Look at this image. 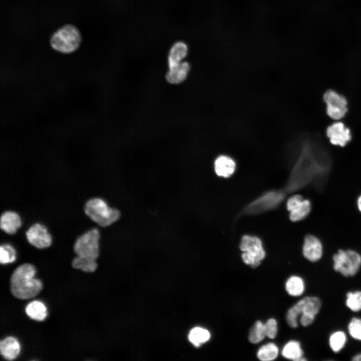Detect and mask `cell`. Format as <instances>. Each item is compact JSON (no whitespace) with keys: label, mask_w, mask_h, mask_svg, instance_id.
<instances>
[{"label":"cell","mask_w":361,"mask_h":361,"mask_svg":"<svg viewBox=\"0 0 361 361\" xmlns=\"http://www.w3.org/2000/svg\"><path fill=\"white\" fill-rule=\"evenodd\" d=\"M285 290L290 296L297 297L301 296L305 291V282L300 276L292 275L285 283Z\"/></svg>","instance_id":"obj_21"},{"label":"cell","mask_w":361,"mask_h":361,"mask_svg":"<svg viewBox=\"0 0 361 361\" xmlns=\"http://www.w3.org/2000/svg\"><path fill=\"white\" fill-rule=\"evenodd\" d=\"M100 232L92 228L85 232L75 241L73 248L77 255L96 260L99 256Z\"/></svg>","instance_id":"obj_7"},{"label":"cell","mask_w":361,"mask_h":361,"mask_svg":"<svg viewBox=\"0 0 361 361\" xmlns=\"http://www.w3.org/2000/svg\"><path fill=\"white\" fill-rule=\"evenodd\" d=\"M286 208L289 212L290 220L296 222L309 215L311 210V204L309 200L304 199L301 195L295 194L288 198Z\"/></svg>","instance_id":"obj_10"},{"label":"cell","mask_w":361,"mask_h":361,"mask_svg":"<svg viewBox=\"0 0 361 361\" xmlns=\"http://www.w3.org/2000/svg\"><path fill=\"white\" fill-rule=\"evenodd\" d=\"M236 162L230 157L227 155H220L215 160L214 168L216 173L219 176L229 177L234 172L236 169Z\"/></svg>","instance_id":"obj_15"},{"label":"cell","mask_w":361,"mask_h":361,"mask_svg":"<svg viewBox=\"0 0 361 361\" xmlns=\"http://www.w3.org/2000/svg\"><path fill=\"white\" fill-rule=\"evenodd\" d=\"M347 330L352 338L361 341V318L352 317L348 324Z\"/></svg>","instance_id":"obj_29"},{"label":"cell","mask_w":361,"mask_h":361,"mask_svg":"<svg viewBox=\"0 0 361 361\" xmlns=\"http://www.w3.org/2000/svg\"><path fill=\"white\" fill-rule=\"evenodd\" d=\"M85 214L101 227H106L116 222L120 218V212L108 206L99 198H94L86 202L84 206Z\"/></svg>","instance_id":"obj_2"},{"label":"cell","mask_w":361,"mask_h":361,"mask_svg":"<svg viewBox=\"0 0 361 361\" xmlns=\"http://www.w3.org/2000/svg\"><path fill=\"white\" fill-rule=\"evenodd\" d=\"M266 337L270 339H274L277 333V323L273 318H269L264 323Z\"/></svg>","instance_id":"obj_30"},{"label":"cell","mask_w":361,"mask_h":361,"mask_svg":"<svg viewBox=\"0 0 361 361\" xmlns=\"http://www.w3.org/2000/svg\"><path fill=\"white\" fill-rule=\"evenodd\" d=\"M26 236L28 242L39 249H44L50 247L52 239L47 228L40 223L31 225L26 232Z\"/></svg>","instance_id":"obj_11"},{"label":"cell","mask_w":361,"mask_h":361,"mask_svg":"<svg viewBox=\"0 0 361 361\" xmlns=\"http://www.w3.org/2000/svg\"><path fill=\"white\" fill-rule=\"evenodd\" d=\"M345 305L353 312L361 310V290L349 291L346 294Z\"/></svg>","instance_id":"obj_27"},{"label":"cell","mask_w":361,"mask_h":361,"mask_svg":"<svg viewBox=\"0 0 361 361\" xmlns=\"http://www.w3.org/2000/svg\"><path fill=\"white\" fill-rule=\"evenodd\" d=\"M266 337L264 324L260 320L256 321L251 328L248 339L253 344H257Z\"/></svg>","instance_id":"obj_26"},{"label":"cell","mask_w":361,"mask_h":361,"mask_svg":"<svg viewBox=\"0 0 361 361\" xmlns=\"http://www.w3.org/2000/svg\"><path fill=\"white\" fill-rule=\"evenodd\" d=\"M347 341L345 333L342 330H337L332 332L329 337L328 343L331 350L338 353L345 346Z\"/></svg>","instance_id":"obj_24"},{"label":"cell","mask_w":361,"mask_h":361,"mask_svg":"<svg viewBox=\"0 0 361 361\" xmlns=\"http://www.w3.org/2000/svg\"><path fill=\"white\" fill-rule=\"evenodd\" d=\"M321 299L317 296H306L290 307L287 311L286 320L291 328H296L301 315H308L315 317L321 307Z\"/></svg>","instance_id":"obj_5"},{"label":"cell","mask_w":361,"mask_h":361,"mask_svg":"<svg viewBox=\"0 0 361 361\" xmlns=\"http://www.w3.org/2000/svg\"><path fill=\"white\" fill-rule=\"evenodd\" d=\"M36 270L29 263L22 264L13 272L10 280L12 294L20 299H28L37 295L43 285L40 280L34 277Z\"/></svg>","instance_id":"obj_1"},{"label":"cell","mask_w":361,"mask_h":361,"mask_svg":"<svg viewBox=\"0 0 361 361\" xmlns=\"http://www.w3.org/2000/svg\"><path fill=\"white\" fill-rule=\"evenodd\" d=\"M357 209L361 213V194L358 197L356 201Z\"/></svg>","instance_id":"obj_31"},{"label":"cell","mask_w":361,"mask_h":361,"mask_svg":"<svg viewBox=\"0 0 361 361\" xmlns=\"http://www.w3.org/2000/svg\"><path fill=\"white\" fill-rule=\"evenodd\" d=\"M82 37L74 25L67 24L57 30L52 36L50 44L55 50L63 53L75 51L80 46Z\"/></svg>","instance_id":"obj_3"},{"label":"cell","mask_w":361,"mask_h":361,"mask_svg":"<svg viewBox=\"0 0 361 361\" xmlns=\"http://www.w3.org/2000/svg\"><path fill=\"white\" fill-rule=\"evenodd\" d=\"M282 356L288 359L295 361H304V352L300 343L297 340H290L284 346L282 350Z\"/></svg>","instance_id":"obj_18"},{"label":"cell","mask_w":361,"mask_h":361,"mask_svg":"<svg viewBox=\"0 0 361 361\" xmlns=\"http://www.w3.org/2000/svg\"><path fill=\"white\" fill-rule=\"evenodd\" d=\"M1 355L7 360L15 359L20 351V345L18 340L12 336L7 337L0 342Z\"/></svg>","instance_id":"obj_16"},{"label":"cell","mask_w":361,"mask_h":361,"mask_svg":"<svg viewBox=\"0 0 361 361\" xmlns=\"http://www.w3.org/2000/svg\"><path fill=\"white\" fill-rule=\"evenodd\" d=\"M240 249L242 252L241 258L243 262L253 268L258 267L265 257L266 253L262 241L257 236H243Z\"/></svg>","instance_id":"obj_6"},{"label":"cell","mask_w":361,"mask_h":361,"mask_svg":"<svg viewBox=\"0 0 361 361\" xmlns=\"http://www.w3.org/2000/svg\"><path fill=\"white\" fill-rule=\"evenodd\" d=\"M283 196L281 191H269L252 202L246 208L245 212L257 214L274 208L281 202Z\"/></svg>","instance_id":"obj_9"},{"label":"cell","mask_w":361,"mask_h":361,"mask_svg":"<svg viewBox=\"0 0 361 361\" xmlns=\"http://www.w3.org/2000/svg\"><path fill=\"white\" fill-rule=\"evenodd\" d=\"M22 225L20 215L15 212L7 211L2 213L0 219L1 229L9 235L15 234Z\"/></svg>","instance_id":"obj_14"},{"label":"cell","mask_w":361,"mask_h":361,"mask_svg":"<svg viewBox=\"0 0 361 361\" xmlns=\"http://www.w3.org/2000/svg\"><path fill=\"white\" fill-rule=\"evenodd\" d=\"M25 311L30 318L37 321L44 320L47 315L46 306L38 300L30 302L26 307Z\"/></svg>","instance_id":"obj_20"},{"label":"cell","mask_w":361,"mask_h":361,"mask_svg":"<svg viewBox=\"0 0 361 361\" xmlns=\"http://www.w3.org/2000/svg\"><path fill=\"white\" fill-rule=\"evenodd\" d=\"M302 252L303 257L311 262L320 260L323 254V247L321 240L315 235L308 234L305 236Z\"/></svg>","instance_id":"obj_13"},{"label":"cell","mask_w":361,"mask_h":361,"mask_svg":"<svg viewBox=\"0 0 361 361\" xmlns=\"http://www.w3.org/2000/svg\"><path fill=\"white\" fill-rule=\"evenodd\" d=\"M190 70V65L187 62H182L178 65L169 68L165 78L171 84H179L187 78Z\"/></svg>","instance_id":"obj_17"},{"label":"cell","mask_w":361,"mask_h":361,"mask_svg":"<svg viewBox=\"0 0 361 361\" xmlns=\"http://www.w3.org/2000/svg\"><path fill=\"white\" fill-rule=\"evenodd\" d=\"M188 47L184 43L179 42L175 43L170 49L168 57V67L171 68L182 62L187 56Z\"/></svg>","instance_id":"obj_19"},{"label":"cell","mask_w":361,"mask_h":361,"mask_svg":"<svg viewBox=\"0 0 361 361\" xmlns=\"http://www.w3.org/2000/svg\"><path fill=\"white\" fill-rule=\"evenodd\" d=\"M210 337V332L207 329L200 327L193 328L189 334L190 341L196 347H199L208 341Z\"/></svg>","instance_id":"obj_23"},{"label":"cell","mask_w":361,"mask_h":361,"mask_svg":"<svg viewBox=\"0 0 361 361\" xmlns=\"http://www.w3.org/2000/svg\"><path fill=\"white\" fill-rule=\"evenodd\" d=\"M333 268L344 277L355 275L361 267V255L353 249H340L332 256Z\"/></svg>","instance_id":"obj_4"},{"label":"cell","mask_w":361,"mask_h":361,"mask_svg":"<svg viewBox=\"0 0 361 361\" xmlns=\"http://www.w3.org/2000/svg\"><path fill=\"white\" fill-rule=\"evenodd\" d=\"M326 134L332 144L341 147L346 146L352 139L350 129L341 121L329 125L326 129Z\"/></svg>","instance_id":"obj_12"},{"label":"cell","mask_w":361,"mask_h":361,"mask_svg":"<svg viewBox=\"0 0 361 361\" xmlns=\"http://www.w3.org/2000/svg\"><path fill=\"white\" fill-rule=\"evenodd\" d=\"M278 353V346L273 342H269L259 348L257 352V357L262 361H270L276 359Z\"/></svg>","instance_id":"obj_22"},{"label":"cell","mask_w":361,"mask_h":361,"mask_svg":"<svg viewBox=\"0 0 361 361\" xmlns=\"http://www.w3.org/2000/svg\"><path fill=\"white\" fill-rule=\"evenodd\" d=\"M72 264L74 268L86 272H93L97 267L96 260L78 255L73 259Z\"/></svg>","instance_id":"obj_25"},{"label":"cell","mask_w":361,"mask_h":361,"mask_svg":"<svg viewBox=\"0 0 361 361\" xmlns=\"http://www.w3.org/2000/svg\"><path fill=\"white\" fill-rule=\"evenodd\" d=\"M16 259V251L9 244H4L0 247V262L6 264L14 262Z\"/></svg>","instance_id":"obj_28"},{"label":"cell","mask_w":361,"mask_h":361,"mask_svg":"<svg viewBox=\"0 0 361 361\" xmlns=\"http://www.w3.org/2000/svg\"><path fill=\"white\" fill-rule=\"evenodd\" d=\"M351 360L353 361H361V353L353 355Z\"/></svg>","instance_id":"obj_32"},{"label":"cell","mask_w":361,"mask_h":361,"mask_svg":"<svg viewBox=\"0 0 361 361\" xmlns=\"http://www.w3.org/2000/svg\"><path fill=\"white\" fill-rule=\"evenodd\" d=\"M323 99L326 105V112L330 118L339 120L345 116L348 108L347 100L343 95L329 89L324 93Z\"/></svg>","instance_id":"obj_8"}]
</instances>
